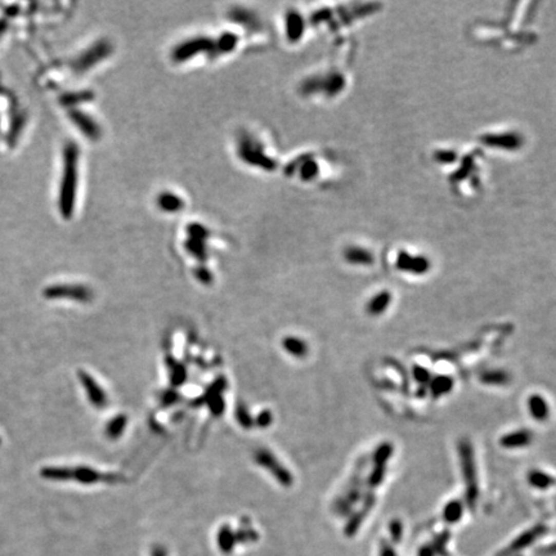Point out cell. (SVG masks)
I'll use <instances>...</instances> for the list:
<instances>
[{"label": "cell", "instance_id": "cell-1", "mask_svg": "<svg viewBox=\"0 0 556 556\" xmlns=\"http://www.w3.org/2000/svg\"><path fill=\"white\" fill-rule=\"evenodd\" d=\"M459 459H461L462 476L466 483V501L471 510L475 509L478 501V481H476V469L474 461L473 447L468 439H462L458 444Z\"/></svg>", "mask_w": 556, "mask_h": 556}, {"label": "cell", "instance_id": "cell-2", "mask_svg": "<svg viewBox=\"0 0 556 556\" xmlns=\"http://www.w3.org/2000/svg\"><path fill=\"white\" fill-rule=\"evenodd\" d=\"M238 155L241 159L253 166H259L265 170H273L276 167V162L271 157L265 156L260 143L256 142L253 137L242 136L238 142Z\"/></svg>", "mask_w": 556, "mask_h": 556}, {"label": "cell", "instance_id": "cell-3", "mask_svg": "<svg viewBox=\"0 0 556 556\" xmlns=\"http://www.w3.org/2000/svg\"><path fill=\"white\" fill-rule=\"evenodd\" d=\"M215 42L206 36H197L180 43L172 49L171 58L175 62H183L204 52H213Z\"/></svg>", "mask_w": 556, "mask_h": 556}, {"label": "cell", "instance_id": "cell-4", "mask_svg": "<svg viewBox=\"0 0 556 556\" xmlns=\"http://www.w3.org/2000/svg\"><path fill=\"white\" fill-rule=\"evenodd\" d=\"M255 459L259 465L271 471L272 475L280 482L282 486L290 487L291 484H293V476H291L290 471L286 470L269 451H266V449L258 451L255 453Z\"/></svg>", "mask_w": 556, "mask_h": 556}, {"label": "cell", "instance_id": "cell-5", "mask_svg": "<svg viewBox=\"0 0 556 556\" xmlns=\"http://www.w3.org/2000/svg\"><path fill=\"white\" fill-rule=\"evenodd\" d=\"M79 379H80L81 385L85 388L86 394H88L91 405L97 408H103L107 406V395L105 394V392L101 389L100 385L95 382V380L88 372L83 370L79 371Z\"/></svg>", "mask_w": 556, "mask_h": 556}, {"label": "cell", "instance_id": "cell-6", "mask_svg": "<svg viewBox=\"0 0 556 556\" xmlns=\"http://www.w3.org/2000/svg\"><path fill=\"white\" fill-rule=\"evenodd\" d=\"M48 298H71L72 300L85 303L91 298V293L84 286H55L45 291Z\"/></svg>", "mask_w": 556, "mask_h": 556}, {"label": "cell", "instance_id": "cell-7", "mask_svg": "<svg viewBox=\"0 0 556 556\" xmlns=\"http://www.w3.org/2000/svg\"><path fill=\"white\" fill-rule=\"evenodd\" d=\"M545 532H547V528H546L545 525H537V527L532 528V529H529L528 532L523 533L522 535H519V537L510 545V547L505 551L504 555H512V553L515 552H519L520 550L532 545V543L534 542L535 540H538Z\"/></svg>", "mask_w": 556, "mask_h": 556}, {"label": "cell", "instance_id": "cell-8", "mask_svg": "<svg viewBox=\"0 0 556 556\" xmlns=\"http://www.w3.org/2000/svg\"><path fill=\"white\" fill-rule=\"evenodd\" d=\"M533 440V434L530 430L527 429H522V430L512 431V433L506 434L501 438L500 443L505 448H522V447H527L532 443Z\"/></svg>", "mask_w": 556, "mask_h": 556}, {"label": "cell", "instance_id": "cell-9", "mask_svg": "<svg viewBox=\"0 0 556 556\" xmlns=\"http://www.w3.org/2000/svg\"><path fill=\"white\" fill-rule=\"evenodd\" d=\"M375 504V497L374 494L371 493V494H367V497H366V501H365V506H363L362 510H359L358 512H355L354 515H353L352 517L349 519V522H348L347 527H345V534L348 535V537H352L353 534H354L355 532L358 530V528H359V525L362 524V522L365 520L366 517V514H367L368 511H370L371 509H372V506H374Z\"/></svg>", "mask_w": 556, "mask_h": 556}, {"label": "cell", "instance_id": "cell-10", "mask_svg": "<svg viewBox=\"0 0 556 556\" xmlns=\"http://www.w3.org/2000/svg\"><path fill=\"white\" fill-rule=\"evenodd\" d=\"M528 408H529L532 417L538 421L547 420L548 416H550V408H548L547 402H546L545 398L538 394L530 395L529 399H528Z\"/></svg>", "mask_w": 556, "mask_h": 556}, {"label": "cell", "instance_id": "cell-11", "mask_svg": "<svg viewBox=\"0 0 556 556\" xmlns=\"http://www.w3.org/2000/svg\"><path fill=\"white\" fill-rule=\"evenodd\" d=\"M157 205L162 212L166 213H177L184 207V202L178 195L172 192H162L159 195L157 199Z\"/></svg>", "mask_w": 556, "mask_h": 556}, {"label": "cell", "instance_id": "cell-12", "mask_svg": "<svg viewBox=\"0 0 556 556\" xmlns=\"http://www.w3.org/2000/svg\"><path fill=\"white\" fill-rule=\"evenodd\" d=\"M72 479L78 481L79 483L83 484H93L97 482L105 481L106 476L101 473L95 471L94 469L86 468V466H80V468L72 469Z\"/></svg>", "mask_w": 556, "mask_h": 556}, {"label": "cell", "instance_id": "cell-13", "mask_svg": "<svg viewBox=\"0 0 556 556\" xmlns=\"http://www.w3.org/2000/svg\"><path fill=\"white\" fill-rule=\"evenodd\" d=\"M453 380L452 377L446 376V375H442V376H436L434 379L430 380L429 382V389H430L431 395L434 398H439L442 395L448 394L449 392L453 388Z\"/></svg>", "mask_w": 556, "mask_h": 556}, {"label": "cell", "instance_id": "cell-14", "mask_svg": "<svg viewBox=\"0 0 556 556\" xmlns=\"http://www.w3.org/2000/svg\"><path fill=\"white\" fill-rule=\"evenodd\" d=\"M304 21L301 16L296 12H290L286 17V32L290 40H296L303 35Z\"/></svg>", "mask_w": 556, "mask_h": 556}, {"label": "cell", "instance_id": "cell-15", "mask_svg": "<svg viewBox=\"0 0 556 556\" xmlns=\"http://www.w3.org/2000/svg\"><path fill=\"white\" fill-rule=\"evenodd\" d=\"M390 300H392V296L387 291H382V293L377 294L370 303L367 304V312L371 316H380V314L384 313L387 311V308L389 306Z\"/></svg>", "mask_w": 556, "mask_h": 556}, {"label": "cell", "instance_id": "cell-16", "mask_svg": "<svg viewBox=\"0 0 556 556\" xmlns=\"http://www.w3.org/2000/svg\"><path fill=\"white\" fill-rule=\"evenodd\" d=\"M481 381L487 385H506L511 381L509 372L502 370L486 371L481 375Z\"/></svg>", "mask_w": 556, "mask_h": 556}, {"label": "cell", "instance_id": "cell-17", "mask_svg": "<svg viewBox=\"0 0 556 556\" xmlns=\"http://www.w3.org/2000/svg\"><path fill=\"white\" fill-rule=\"evenodd\" d=\"M236 542H237L236 541V533H233L229 527L224 525V527L220 528L219 533H218V546H219V550L223 553L232 552Z\"/></svg>", "mask_w": 556, "mask_h": 556}, {"label": "cell", "instance_id": "cell-18", "mask_svg": "<svg viewBox=\"0 0 556 556\" xmlns=\"http://www.w3.org/2000/svg\"><path fill=\"white\" fill-rule=\"evenodd\" d=\"M40 475L49 481H68L72 479V469L66 466H48L40 471Z\"/></svg>", "mask_w": 556, "mask_h": 556}, {"label": "cell", "instance_id": "cell-19", "mask_svg": "<svg viewBox=\"0 0 556 556\" xmlns=\"http://www.w3.org/2000/svg\"><path fill=\"white\" fill-rule=\"evenodd\" d=\"M528 482L532 487L538 489H547L550 487L555 486L556 481L550 476L548 474L543 473L541 470H532L528 475Z\"/></svg>", "mask_w": 556, "mask_h": 556}, {"label": "cell", "instance_id": "cell-20", "mask_svg": "<svg viewBox=\"0 0 556 556\" xmlns=\"http://www.w3.org/2000/svg\"><path fill=\"white\" fill-rule=\"evenodd\" d=\"M282 345H283V348H285L286 352L290 353V354L294 355V357L301 358L308 353V347H306V344L301 339H298V337H294V336L285 337V339H283Z\"/></svg>", "mask_w": 556, "mask_h": 556}, {"label": "cell", "instance_id": "cell-21", "mask_svg": "<svg viewBox=\"0 0 556 556\" xmlns=\"http://www.w3.org/2000/svg\"><path fill=\"white\" fill-rule=\"evenodd\" d=\"M462 512H464V505L459 501L454 500L447 504V506L443 510V517L447 523L449 524H453L457 523L462 517Z\"/></svg>", "mask_w": 556, "mask_h": 556}, {"label": "cell", "instance_id": "cell-22", "mask_svg": "<svg viewBox=\"0 0 556 556\" xmlns=\"http://www.w3.org/2000/svg\"><path fill=\"white\" fill-rule=\"evenodd\" d=\"M398 265L400 269L413 272V273H424L428 271V263L424 259H410L408 256H403L399 259Z\"/></svg>", "mask_w": 556, "mask_h": 556}, {"label": "cell", "instance_id": "cell-23", "mask_svg": "<svg viewBox=\"0 0 556 556\" xmlns=\"http://www.w3.org/2000/svg\"><path fill=\"white\" fill-rule=\"evenodd\" d=\"M126 416L124 415H119L116 416L115 418H112V420L108 423L107 428H106V434H107V436L110 439H118L119 436L123 434V431L125 430V426H126Z\"/></svg>", "mask_w": 556, "mask_h": 556}, {"label": "cell", "instance_id": "cell-24", "mask_svg": "<svg viewBox=\"0 0 556 556\" xmlns=\"http://www.w3.org/2000/svg\"><path fill=\"white\" fill-rule=\"evenodd\" d=\"M393 454V446L388 442L380 444L376 448L374 453V462L375 465H387L388 459L392 457Z\"/></svg>", "mask_w": 556, "mask_h": 556}, {"label": "cell", "instance_id": "cell-25", "mask_svg": "<svg viewBox=\"0 0 556 556\" xmlns=\"http://www.w3.org/2000/svg\"><path fill=\"white\" fill-rule=\"evenodd\" d=\"M236 44H237V37L233 34H223L219 39L215 43L214 50L218 49V52L220 53H228L231 50L235 49Z\"/></svg>", "mask_w": 556, "mask_h": 556}, {"label": "cell", "instance_id": "cell-26", "mask_svg": "<svg viewBox=\"0 0 556 556\" xmlns=\"http://www.w3.org/2000/svg\"><path fill=\"white\" fill-rule=\"evenodd\" d=\"M387 474V465H375L374 470L368 478V483L371 487H377L382 483Z\"/></svg>", "mask_w": 556, "mask_h": 556}, {"label": "cell", "instance_id": "cell-27", "mask_svg": "<svg viewBox=\"0 0 556 556\" xmlns=\"http://www.w3.org/2000/svg\"><path fill=\"white\" fill-rule=\"evenodd\" d=\"M345 256H347L348 261H350V263H355V264H366V263L372 261V259L370 258L368 254H366L365 251H359V250H348L347 254H345Z\"/></svg>", "mask_w": 556, "mask_h": 556}, {"label": "cell", "instance_id": "cell-28", "mask_svg": "<svg viewBox=\"0 0 556 556\" xmlns=\"http://www.w3.org/2000/svg\"><path fill=\"white\" fill-rule=\"evenodd\" d=\"M413 377H415V380L418 384H423V387L429 385V382H430L431 380L429 371L426 370V368L420 367V366H415V367H413Z\"/></svg>", "mask_w": 556, "mask_h": 556}, {"label": "cell", "instance_id": "cell-29", "mask_svg": "<svg viewBox=\"0 0 556 556\" xmlns=\"http://www.w3.org/2000/svg\"><path fill=\"white\" fill-rule=\"evenodd\" d=\"M236 417H237V420L240 421L243 428H251L253 426V418L248 415L243 405H240L236 408Z\"/></svg>", "mask_w": 556, "mask_h": 556}, {"label": "cell", "instance_id": "cell-30", "mask_svg": "<svg viewBox=\"0 0 556 556\" xmlns=\"http://www.w3.org/2000/svg\"><path fill=\"white\" fill-rule=\"evenodd\" d=\"M389 532L394 542H400L403 537V524L398 519L392 520L389 524Z\"/></svg>", "mask_w": 556, "mask_h": 556}, {"label": "cell", "instance_id": "cell-31", "mask_svg": "<svg viewBox=\"0 0 556 556\" xmlns=\"http://www.w3.org/2000/svg\"><path fill=\"white\" fill-rule=\"evenodd\" d=\"M317 165L313 161H308L300 167V177L304 180H311L312 178L316 177Z\"/></svg>", "mask_w": 556, "mask_h": 556}, {"label": "cell", "instance_id": "cell-32", "mask_svg": "<svg viewBox=\"0 0 556 556\" xmlns=\"http://www.w3.org/2000/svg\"><path fill=\"white\" fill-rule=\"evenodd\" d=\"M171 374H172V384H182L183 380H184V371H183V368H180L179 366L175 365L174 367L171 368Z\"/></svg>", "mask_w": 556, "mask_h": 556}, {"label": "cell", "instance_id": "cell-33", "mask_svg": "<svg viewBox=\"0 0 556 556\" xmlns=\"http://www.w3.org/2000/svg\"><path fill=\"white\" fill-rule=\"evenodd\" d=\"M271 423L272 413L269 412V411H263V412L258 416V418H256V424H258V426H260V428H266V426L271 425Z\"/></svg>", "mask_w": 556, "mask_h": 556}, {"label": "cell", "instance_id": "cell-34", "mask_svg": "<svg viewBox=\"0 0 556 556\" xmlns=\"http://www.w3.org/2000/svg\"><path fill=\"white\" fill-rule=\"evenodd\" d=\"M196 276L202 283H210L213 281V277L210 272L206 268H199L196 271Z\"/></svg>", "mask_w": 556, "mask_h": 556}, {"label": "cell", "instance_id": "cell-35", "mask_svg": "<svg viewBox=\"0 0 556 556\" xmlns=\"http://www.w3.org/2000/svg\"><path fill=\"white\" fill-rule=\"evenodd\" d=\"M380 556H397V553L387 541H382L381 546H380Z\"/></svg>", "mask_w": 556, "mask_h": 556}, {"label": "cell", "instance_id": "cell-36", "mask_svg": "<svg viewBox=\"0 0 556 556\" xmlns=\"http://www.w3.org/2000/svg\"><path fill=\"white\" fill-rule=\"evenodd\" d=\"M151 556H167L166 548L162 547L161 545L155 546V547L152 548V551H151Z\"/></svg>", "mask_w": 556, "mask_h": 556}, {"label": "cell", "instance_id": "cell-37", "mask_svg": "<svg viewBox=\"0 0 556 556\" xmlns=\"http://www.w3.org/2000/svg\"><path fill=\"white\" fill-rule=\"evenodd\" d=\"M418 556H434L433 547H429V546L423 547L420 550V552H418Z\"/></svg>", "mask_w": 556, "mask_h": 556}, {"label": "cell", "instance_id": "cell-38", "mask_svg": "<svg viewBox=\"0 0 556 556\" xmlns=\"http://www.w3.org/2000/svg\"><path fill=\"white\" fill-rule=\"evenodd\" d=\"M542 553H555L556 552V545H551L550 547L545 548V550L541 551Z\"/></svg>", "mask_w": 556, "mask_h": 556}, {"label": "cell", "instance_id": "cell-39", "mask_svg": "<svg viewBox=\"0 0 556 556\" xmlns=\"http://www.w3.org/2000/svg\"><path fill=\"white\" fill-rule=\"evenodd\" d=\"M0 442H2V439H0Z\"/></svg>", "mask_w": 556, "mask_h": 556}]
</instances>
